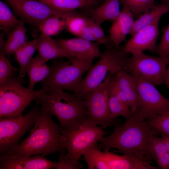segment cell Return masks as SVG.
I'll return each instance as SVG.
<instances>
[{"label": "cell", "instance_id": "7bdbcfd3", "mask_svg": "<svg viewBox=\"0 0 169 169\" xmlns=\"http://www.w3.org/2000/svg\"><path fill=\"white\" fill-rule=\"evenodd\" d=\"M38 0V1H41V0Z\"/></svg>", "mask_w": 169, "mask_h": 169}, {"label": "cell", "instance_id": "7a4b0ae2", "mask_svg": "<svg viewBox=\"0 0 169 169\" xmlns=\"http://www.w3.org/2000/svg\"><path fill=\"white\" fill-rule=\"evenodd\" d=\"M61 136L60 126L54 121L48 111L41 106L40 114L28 136L6 152L24 157L39 154L44 157L57 152L60 155L65 154L66 149L62 144Z\"/></svg>", "mask_w": 169, "mask_h": 169}, {"label": "cell", "instance_id": "ac0fdd59", "mask_svg": "<svg viewBox=\"0 0 169 169\" xmlns=\"http://www.w3.org/2000/svg\"><path fill=\"white\" fill-rule=\"evenodd\" d=\"M113 75L126 97L131 112H135L138 106V98L134 79L123 69Z\"/></svg>", "mask_w": 169, "mask_h": 169}, {"label": "cell", "instance_id": "5b68a950", "mask_svg": "<svg viewBox=\"0 0 169 169\" xmlns=\"http://www.w3.org/2000/svg\"><path fill=\"white\" fill-rule=\"evenodd\" d=\"M16 73L0 84V118L23 115L26 108L36 100L43 90H31Z\"/></svg>", "mask_w": 169, "mask_h": 169}, {"label": "cell", "instance_id": "ab89813d", "mask_svg": "<svg viewBox=\"0 0 169 169\" xmlns=\"http://www.w3.org/2000/svg\"><path fill=\"white\" fill-rule=\"evenodd\" d=\"M167 148L169 152V138L166 137H162Z\"/></svg>", "mask_w": 169, "mask_h": 169}, {"label": "cell", "instance_id": "d6a6232c", "mask_svg": "<svg viewBox=\"0 0 169 169\" xmlns=\"http://www.w3.org/2000/svg\"><path fill=\"white\" fill-rule=\"evenodd\" d=\"M67 28L68 32L78 37L84 27L88 24V17L79 14L74 15L67 19Z\"/></svg>", "mask_w": 169, "mask_h": 169}, {"label": "cell", "instance_id": "7402d4cb", "mask_svg": "<svg viewBox=\"0 0 169 169\" xmlns=\"http://www.w3.org/2000/svg\"><path fill=\"white\" fill-rule=\"evenodd\" d=\"M46 63V61L38 54L32 59L26 70L29 79L28 88L30 90H34L35 85L49 74L51 67Z\"/></svg>", "mask_w": 169, "mask_h": 169}, {"label": "cell", "instance_id": "ffe728a7", "mask_svg": "<svg viewBox=\"0 0 169 169\" xmlns=\"http://www.w3.org/2000/svg\"><path fill=\"white\" fill-rule=\"evenodd\" d=\"M120 0H105L100 6L90 12V18L101 25L108 21L113 22L120 14Z\"/></svg>", "mask_w": 169, "mask_h": 169}, {"label": "cell", "instance_id": "277c9868", "mask_svg": "<svg viewBox=\"0 0 169 169\" xmlns=\"http://www.w3.org/2000/svg\"><path fill=\"white\" fill-rule=\"evenodd\" d=\"M123 48L105 45L99 60L90 67L86 76L81 80L73 95L82 100L88 93L99 87L110 73L112 75L123 69L128 58Z\"/></svg>", "mask_w": 169, "mask_h": 169}, {"label": "cell", "instance_id": "60d3db41", "mask_svg": "<svg viewBox=\"0 0 169 169\" xmlns=\"http://www.w3.org/2000/svg\"><path fill=\"white\" fill-rule=\"evenodd\" d=\"M163 3L169 4V0H163Z\"/></svg>", "mask_w": 169, "mask_h": 169}, {"label": "cell", "instance_id": "8fae6325", "mask_svg": "<svg viewBox=\"0 0 169 169\" xmlns=\"http://www.w3.org/2000/svg\"><path fill=\"white\" fill-rule=\"evenodd\" d=\"M20 19L37 27L52 16L58 15L67 19L76 13L75 11L64 12L56 10L37 0H4Z\"/></svg>", "mask_w": 169, "mask_h": 169}, {"label": "cell", "instance_id": "52a82bcc", "mask_svg": "<svg viewBox=\"0 0 169 169\" xmlns=\"http://www.w3.org/2000/svg\"><path fill=\"white\" fill-rule=\"evenodd\" d=\"M92 61L76 58L67 61L54 60L50 66L49 74L41 82L40 84L43 87L54 86L74 92Z\"/></svg>", "mask_w": 169, "mask_h": 169}, {"label": "cell", "instance_id": "b9f144b4", "mask_svg": "<svg viewBox=\"0 0 169 169\" xmlns=\"http://www.w3.org/2000/svg\"><path fill=\"white\" fill-rule=\"evenodd\" d=\"M89 0V1L91 2H93V0Z\"/></svg>", "mask_w": 169, "mask_h": 169}, {"label": "cell", "instance_id": "e0dca14e", "mask_svg": "<svg viewBox=\"0 0 169 169\" xmlns=\"http://www.w3.org/2000/svg\"><path fill=\"white\" fill-rule=\"evenodd\" d=\"M109 169H157L149 162L133 156L119 155L109 150L102 151Z\"/></svg>", "mask_w": 169, "mask_h": 169}, {"label": "cell", "instance_id": "8d00e7d4", "mask_svg": "<svg viewBox=\"0 0 169 169\" xmlns=\"http://www.w3.org/2000/svg\"><path fill=\"white\" fill-rule=\"evenodd\" d=\"M59 159L56 169H80L83 167L80 162L74 160L67 154H60Z\"/></svg>", "mask_w": 169, "mask_h": 169}, {"label": "cell", "instance_id": "8992f818", "mask_svg": "<svg viewBox=\"0 0 169 169\" xmlns=\"http://www.w3.org/2000/svg\"><path fill=\"white\" fill-rule=\"evenodd\" d=\"M61 133L62 144L67 154L79 161L84 153L97 144L107 132L87 119L67 129H61Z\"/></svg>", "mask_w": 169, "mask_h": 169}, {"label": "cell", "instance_id": "30bf717a", "mask_svg": "<svg viewBox=\"0 0 169 169\" xmlns=\"http://www.w3.org/2000/svg\"><path fill=\"white\" fill-rule=\"evenodd\" d=\"M168 59L147 55L144 52L132 54L123 69L133 77L141 78L155 85L164 82Z\"/></svg>", "mask_w": 169, "mask_h": 169}, {"label": "cell", "instance_id": "484cf974", "mask_svg": "<svg viewBox=\"0 0 169 169\" xmlns=\"http://www.w3.org/2000/svg\"><path fill=\"white\" fill-rule=\"evenodd\" d=\"M67 19L58 15L50 17L38 27L41 34L51 37L61 33L67 28Z\"/></svg>", "mask_w": 169, "mask_h": 169}, {"label": "cell", "instance_id": "1f68e13d", "mask_svg": "<svg viewBox=\"0 0 169 169\" xmlns=\"http://www.w3.org/2000/svg\"><path fill=\"white\" fill-rule=\"evenodd\" d=\"M156 0H120L123 7L129 9L135 17L139 16L155 5Z\"/></svg>", "mask_w": 169, "mask_h": 169}, {"label": "cell", "instance_id": "9a60e30c", "mask_svg": "<svg viewBox=\"0 0 169 169\" xmlns=\"http://www.w3.org/2000/svg\"><path fill=\"white\" fill-rule=\"evenodd\" d=\"M62 48L71 57L74 58L92 61L96 58H100L102 53L99 47V44L77 37L70 38L56 39Z\"/></svg>", "mask_w": 169, "mask_h": 169}, {"label": "cell", "instance_id": "7c38bea8", "mask_svg": "<svg viewBox=\"0 0 169 169\" xmlns=\"http://www.w3.org/2000/svg\"><path fill=\"white\" fill-rule=\"evenodd\" d=\"M132 77L136 83L138 98L135 112L146 120L169 109V99L163 96L155 85L143 79Z\"/></svg>", "mask_w": 169, "mask_h": 169}, {"label": "cell", "instance_id": "f1b7e54d", "mask_svg": "<svg viewBox=\"0 0 169 169\" xmlns=\"http://www.w3.org/2000/svg\"><path fill=\"white\" fill-rule=\"evenodd\" d=\"M40 1L56 10L64 12L74 11L93 4L92 2L88 0H42Z\"/></svg>", "mask_w": 169, "mask_h": 169}, {"label": "cell", "instance_id": "5bb4252c", "mask_svg": "<svg viewBox=\"0 0 169 169\" xmlns=\"http://www.w3.org/2000/svg\"><path fill=\"white\" fill-rule=\"evenodd\" d=\"M0 169H49L56 168L58 162L38 154L24 157L5 152L0 154Z\"/></svg>", "mask_w": 169, "mask_h": 169}, {"label": "cell", "instance_id": "6da1fadb", "mask_svg": "<svg viewBox=\"0 0 169 169\" xmlns=\"http://www.w3.org/2000/svg\"><path fill=\"white\" fill-rule=\"evenodd\" d=\"M159 135L140 115L132 113L123 123L115 126L112 134L103 137L97 146L100 150L116 148L122 154L133 156L151 164L153 160L150 153L151 141Z\"/></svg>", "mask_w": 169, "mask_h": 169}, {"label": "cell", "instance_id": "4fadbf2b", "mask_svg": "<svg viewBox=\"0 0 169 169\" xmlns=\"http://www.w3.org/2000/svg\"><path fill=\"white\" fill-rule=\"evenodd\" d=\"M159 22L146 26L131 36L123 48L126 53L131 54L144 52L146 50L156 52V42L159 31Z\"/></svg>", "mask_w": 169, "mask_h": 169}, {"label": "cell", "instance_id": "836d02e7", "mask_svg": "<svg viewBox=\"0 0 169 169\" xmlns=\"http://www.w3.org/2000/svg\"><path fill=\"white\" fill-rule=\"evenodd\" d=\"M19 69L13 66L11 62L2 51L0 52V84L13 75Z\"/></svg>", "mask_w": 169, "mask_h": 169}, {"label": "cell", "instance_id": "ba28073f", "mask_svg": "<svg viewBox=\"0 0 169 169\" xmlns=\"http://www.w3.org/2000/svg\"><path fill=\"white\" fill-rule=\"evenodd\" d=\"M41 106L38 99L24 115L0 118V154L8 151L18 144L21 139L33 127Z\"/></svg>", "mask_w": 169, "mask_h": 169}, {"label": "cell", "instance_id": "83f0119b", "mask_svg": "<svg viewBox=\"0 0 169 169\" xmlns=\"http://www.w3.org/2000/svg\"><path fill=\"white\" fill-rule=\"evenodd\" d=\"M21 20L18 18L8 5L0 1V28L8 35Z\"/></svg>", "mask_w": 169, "mask_h": 169}, {"label": "cell", "instance_id": "9c48e42d", "mask_svg": "<svg viewBox=\"0 0 169 169\" xmlns=\"http://www.w3.org/2000/svg\"><path fill=\"white\" fill-rule=\"evenodd\" d=\"M112 75L109 74L97 88L87 94L82 100L88 112L87 119L104 129L121 123L110 118L109 107L110 84Z\"/></svg>", "mask_w": 169, "mask_h": 169}, {"label": "cell", "instance_id": "d4e9b609", "mask_svg": "<svg viewBox=\"0 0 169 169\" xmlns=\"http://www.w3.org/2000/svg\"><path fill=\"white\" fill-rule=\"evenodd\" d=\"M151 155L159 167L169 169V152L162 137L155 136L152 138L150 148Z\"/></svg>", "mask_w": 169, "mask_h": 169}, {"label": "cell", "instance_id": "d6986e66", "mask_svg": "<svg viewBox=\"0 0 169 169\" xmlns=\"http://www.w3.org/2000/svg\"><path fill=\"white\" fill-rule=\"evenodd\" d=\"M38 39V55L46 62L59 58L71 59L70 55L59 45L56 40L42 34Z\"/></svg>", "mask_w": 169, "mask_h": 169}, {"label": "cell", "instance_id": "d590c367", "mask_svg": "<svg viewBox=\"0 0 169 169\" xmlns=\"http://www.w3.org/2000/svg\"><path fill=\"white\" fill-rule=\"evenodd\" d=\"M159 56L168 59L169 56V24L165 29L161 39L157 46V51Z\"/></svg>", "mask_w": 169, "mask_h": 169}, {"label": "cell", "instance_id": "4dcf8cb0", "mask_svg": "<svg viewBox=\"0 0 169 169\" xmlns=\"http://www.w3.org/2000/svg\"><path fill=\"white\" fill-rule=\"evenodd\" d=\"M146 121L161 137L169 138V109Z\"/></svg>", "mask_w": 169, "mask_h": 169}, {"label": "cell", "instance_id": "603a6c76", "mask_svg": "<svg viewBox=\"0 0 169 169\" xmlns=\"http://www.w3.org/2000/svg\"><path fill=\"white\" fill-rule=\"evenodd\" d=\"M24 22L21 20L18 24L12 31L6 41L1 49L9 59L10 55L23 46L28 41L27 29Z\"/></svg>", "mask_w": 169, "mask_h": 169}, {"label": "cell", "instance_id": "4316f807", "mask_svg": "<svg viewBox=\"0 0 169 169\" xmlns=\"http://www.w3.org/2000/svg\"><path fill=\"white\" fill-rule=\"evenodd\" d=\"M98 144L89 148L83 155V159L89 169H109Z\"/></svg>", "mask_w": 169, "mask_h": 169}, {"label": "cell", "instance_id": "74e56055", "mask_svg": "<svg viewBox=\"0 0 169 169\" xmlns=\"http://www.w3.org/2000/svg\"><path fill=\"white\" fill-rule=\"evenodd\" d=\"M78 37L89 41L96 42L95 36L88 23L83 28Z\"/></svg>", "mask_w": 169, "mask_h": 169}, {"label": "cell", "instance_id": "3957f363", "mask_svg": "<svg viewBox=\"0 0 169 169\" xmlns=\"http://www.w3.org/2000/svg\"><path fill=\"white\" fill-rule=\"evenodd\" d=\"M42 88L37 99L42 107L58 119L62 129H67L87 119L88 112L82 100L57 87Z\"/></svg>", "mask_w": 169, "mask_h": 169}, {"label": "cell", "instance_id": "f35d334b", "mask_svg": "<svg viewBox=\"0 0 169 169\" xmlns=\"http://www.w3.org/2000/svg\"><path fill=\"white\" fill-rule=\"evenodd\" d=\"M164 82L166 84L169 90V56L167 67L166 69Z\"/></svg>", "mask_w": 169, "mask_h": 169}, {"label": "cell", "instance_id": "cb8c5ba5", "mask_svg": "<svg viewBox=\"0 0 169 169\" xmlns=\"http://www.w3.org/2000/svg\"><path fill=\"white\" fill-rule=\"evenodd\" d=\"M38 39L28 41L14 53L15 59L20 66L19 75L21 77L25 76L27 67L34 54L38 50Z\"/></svg>", "mask_w": 169, "mask_h": 169}, {"label": "cell", "instance_id": "44dd1931", "mask_svg": "<svg viewBox=\"0 0 169 169\" xmlns=\"http://www.w3.org/2000/svg\"><path fill=\"white\" fill-rule=\"evenodd\" d=\"M169 12V4L163 3L155 5L150 9L144 13L135 20L133 28L129 33L131 36L142 28L159 22L161 18Z\"/></svg>", "mask_w": 169, "mask_h": 169}, {"label": "cell", "instance_id": "e575fe53", "mask_svg": "<svg viewBox=\"0 0 169 169\" xmlns=\"http://www.w3.org/2000/svg\"><path fill=\"white\" fill-rule=\"evenodd\" d=\"M88 22L95 36L96 42L99 44H109L111 41L110 38L105 36L100 25L97 24L90 18L88 17Z\"/></svg>", "mask_w": 169, "mask_h": 169}, {"label": "cell", "instance_id": "2e32d148", "mask_svg": "<svg viewBox=\"0 0 169 169\" xmlns=\"http://www.w3.org/2000/svg\"><path fill=\"white\" fill-rule=\"evenodd\" d=\"M135 17L129 9L123 7L119 16L112 22L109 30V38L114 46L119 47L129 34L133 26Z\"/></svg>", "mask_w": 169, "mask_h": 169}, {"label": "cell", "instance_id": "f546056e", "mask_svg": "<svg viewBox=\"0 0 169 169\" xmlns=\"http://www.w3.org/2000/svg\"><path fill=\"white\" fill-rule=\"evenodd\" d=\"M108 104L110 118L112 120H117L116 118L120 116L123 117L126 120L132 114L129 106L109 91Z\"/></svg>", "mask_w": 169, "mask_h": 169}]
</instances>
